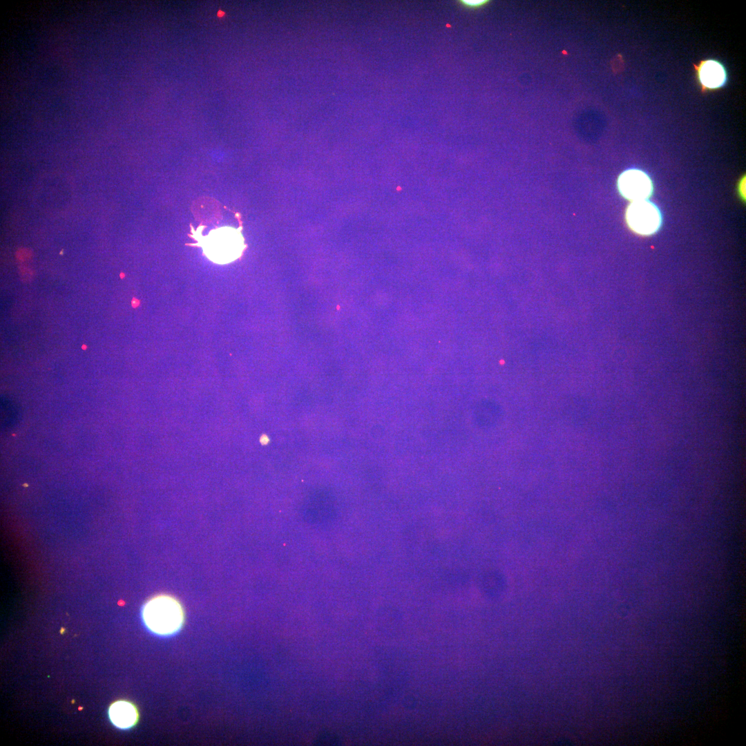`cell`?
<instances>
[{"label":"cell","instance_id":"8","mask_svg":"<svg viewBox=\"0 0 746 746\" xmlns=\"http://www.w3.org/2000/svg\"><path fill=\"white\" fill-rule=\"evenodd\" d=\"M739 191H740V193L741 196L743 198V197L745 198V177L740 181V182L739 184Z\"/></svg>","mask_w":746,"mask_h":746},{"label":"cell","instance_id":"3","mask_svg":"<svg viewBox=\"0 0 746 746\" xmlns=\"http://www.w3.org/2000/svg\"><path fill=\"white\" fill-rule=\"evenodd\" d=\"M626 220L634 232L649 236L661 225V214L658 207L647 200L632 202L626 211Z\"/></svg>","mask_w":746,"mask_h":746},{"label":"cell","instance_id":"4","mask_svg":"<svg viewBox=\"0 0 746 746\" xmlns=\"http://www.w3.org/2000/svg\"><path fill=\"white\" fill-rule=\"evenodd\" d=\"M693 66L695 77L702 93L719 90L726 85L728 80L727 71L720 61L712 58L706 59L698 64H694Z\"/></svg>","mask_w":746,"mask_h":746},{"label":"cell","instance_id":"5","mask_svg":"<svg viewBox=\"0 0 746 746\" xmlns=\"http://www.w3.org/2000/svg\"><path fill=\"white\" fill-rule=\"evenodd\" d=\"M618 187L621 195L632 202L647 200L653 192V184L649 175L635 169L621 173Z\"/></svg>","mask_w":746,"mask_h":746},{"label":"cell","instance_id":"1","mask_svg":"<svg viewBox=\"0 0 746 746\" xmlns=\"http://www.w3.org/2000/svg\"><path fill=\"white\" fill-rule=\"evenodd\" d=\"M204 228L205 226L202 224L195 229L190 225L191 234L189 236L195 242L189 245L200 247L210 261L218 265H227L241 257L246 248L241 227H216L207 235H203Z\"/></svg>","mask_w":746,"mask_h":746},{"label":"cell","instance_id":"7","mask_svg":"<svg viewBox=\"0 0 746 746\" xmlns=\"http://www.w3.org/2000/svg\"><path fill=\"white\" fill-rule=\"evenodd\" d=\"M463 2L466 5L468 6L475 7V6H479L481 5L482 3H484L486 1L479 0V1H463Z\"/></svg>","mask_w":746,"mask_h":746},{"label":"cell","instance_id":"6","mask_svg":"<svg viewBox=\"0 0 746 746\" xmlns=\"http://www.w3.org/2000/svg\"><path fill=\"white\" fill-rule=\"evenodd\" d=\"M109 718L113 724L120 729H128L137 722L138 714L135 707L125 700L113 703L108 710Z\"/></svg>","mask_w":746,"mask_h":746},{"label":"cell","instance_id":"9","mask_svg":"<svg viewBox=\"0 0 746 746\" xmlns=\"http://www.w3.org/2000/svg\"><path fill=\"white\" fill-rule=\"evenodd\" d=\"M82 347H83V349H85V348H86V347H85V345H83Z\"/></svg>","mask_w":746,"mask_h":746},{"label":"cell","instance_id":"2","mask_svg":"<svg viewBox=\"0 0 746 746\" xmlns=\"http://www.w3.org/2000/svg\"><path fill=\"white\" fill-rule=\"evenodd\" d=\"M142 618L151 631L166 636L181 629L184 615L182 605L175 598L168 595H159L144 604Z\"/></svg>","mask_w":746,"mask_h":746}]
</instances>
